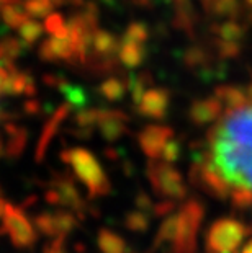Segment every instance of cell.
Returning <instances> with one entry per match:
<instances>
[{"instance_id": "ba28073f", "label": "cell", "mask_w": 252, "mask_h": 253, "mask_svg": "<svg viewBox=\"0 0 252 253\" xmlns=\"http://www.w3.org/2000/svg\"><path fill=\"white\" fill-rule=\"evenodd\" d=\"M46 201L50 204H59V206L69 208L79 216L84 214L85 203L69 176H56L51 181L50 190L46 191Z\"/></svg>"}, {"instance_id": "6da1fadb", "label": "cell", "mask_w": 252, "mask_h": 253, "mask_svg": "<svg viewBox=\"0 0 252 253\" xmlns=\"http://www.w3.org/2000/svg\"><path fill=\"white\" fill-rule=\"evenodd\" d=\"M208 159L229 185L252 190V106L226 111L208 131Z\"/></svg>"}, {"instance_id": "e0dca14e", "label": "cell", "mask_w": 252, "mask_h": 253, "mask_svg": "<svg viewBox=\"0 0 252 253\" xmlns=\"http://www.w3.org/2000/svg\"><path fill=\"white\" fill-rule=\"evenodd\" d=\"M97 245L101 253H126L128 247L121 235H118L115 230L101 229L97 237Z\"/></svg>"}, {"instance_id": "5b68a950", "label": "cell", "mask_w": 252, "mask_h": 253, "mask_svg": "<svg viewBox=\"0 0 252 253\" xmlns=\"http://www.w3.org/2000/svg\"><path fill=\"white\" fill-rule=\"evenodd\" d=\"M148 178L155 195L162 196L170 201H180L187 198V185L182 178L180 171L172 164L162 160H149L148 164Z\"/></svg>"}, {"instance_id": "5bb4252c", "label": "cell", "mask_w": 252, "mask_h": 253, "mask_svg": "<svg viewBox=\"0 0 252 253\" xmlns=\"http://www.w3.org/2000/svg\"><path fill=\"white\" fill-rule=\"evenodd\" d=\"M40 56L45 61L54 62V61H67V62H76V49H74L71 40H59V38H50L43 42Z\"/></svg>"}, {"instance_id": "60d3db41", "label": "cell", "mask_w": 252, "mask_h": 253, "mask_svg": "<svg viewBox=\"0 0 252 253\" xmlns=\"http://www.w3.org/2000/svg\"><path fill=\"white\" fill-rule=\"evenodd\" d=\"M244 3L248 5V8H249L251 12H252V0H244Z\"/></svg>"}, {"instance_id": "8fae6325", "label": "cell", "mask_w": 252, "mask_h": 253, "mask_svg": "<svg viewBox=\"0 0 252 253\" xmlns=\"http://www.w3.org/2000/svg\"><path fill=\"white\" fill-rule=\"evenodd\" d=\"M170 91L164 87H149L136 103V111L144 118L162 120L170 105Z\"/></svg>"}, {"instance_id": "d6986e66", "label": "cell", "mask_w": 252, "mask_h": 253, "mask_svg": "<svg viewBox=\"0 0 252 253\" xmlns=\"http://www.w3.org/2000/svg\"><path fill=\"white\" fill-rule=\"evenodd\" d=\"M67 111H69V105H64L59 108V111H56V115L51 118L50 121H48V125L45 126V131H43L41 134V139H40V144H38V160L43 157V154H45V150L48 147V144H50V141L52 137H54V134L57 131L59 125L62 123L64 118L67 116Z\"/></svg>"}, {"instance_id": "4316f807", "label": "cell", "mask_w": 252, "mask_h": 253, "mask_svg": "<svg viewBox=\"0 0 252 253\" xmlns=\"http://www.w3.org/2000/svg\"><path fill=\"white\" fill-rule=\"evenodd\" d=\"M43 30H45V26H41L38 21L28 18L18 28V33H20L21 41H23L26 46H30V44H33V42L43 35Z\"/></svg>"}, {"instance_id": "9c48e42d", "label": "cell", "mask_w": 252, "mask_h": 253, "mask_svg": "<svg viewBox=\"0 0 252 253\" xmlns=\"http://www.w3.org/2000/svg\"><path fill=\"white\" fill-rule=\"evenodd\" d=\"M77 217L72 211L41 212L35 217V227L46 237L66 239L76 229Z\"/></svg>"}, {"instance_id": "7c38bea8", "label": "cell", "mask_w": 252, "mask_h": 253, "mask_svg": "<svg viewBox=\"0 0 252 253\" xmlns=\"http://www.w3.org/2000/svg\"><path fill=\"white\" fill-rule=\"evenodd\" d=\"M224 106L216 96H206V98H198L189 108V120L195 126H206L214 125L223 118Z\"/></svg>"}, {"instance_id": "52a82bcc", "label": "cell", "mask_w": 252, "mask_h": 253, "mask_svg": "<svg viewBox=\"0 0 252 253\" xmlns=\"http://www.w3.org/2000/svg\"><path fill=\"white\" fill-rule=\"evenodd\" d=\"M2 222L12 244L18 247V249H31L36 244V240H38L36 227L30 222V219L26 217L23 209L13 206V204L8 203Z\"/></svg>"}, {"instance_id": "1f68e13d", "label": "cell", "mask_w": 252, "mask_h": 253, "mask_svg": "<svg viewBox=\"0 0 252 253\" xmlns=\"http://www.w3.org/2000/svg\"><path fill=\"white\" fill-rule=\"evenodd\" d=\"M214 47H216L219 59H224V61L236 59L241 54V51H243L239 42H228V41H221V40H214Z\"/></svg>"}, {"instance_id": "30bf717a", "label": "cell", "mask_w": 252, "mask_h": 253, "mask_svg": "<svg viewBox=\"0 0 252 253\" xmlns=\"http://www.w3.org/2000/svg\"><path fill=\"white\" fill-rule=\"evenodd\" d=\"M174 139V129L164 125H149L138 134V144L149 160H159L170 141Z\"/></svg>"}, {"instance_id": "4fadbf2b", "label": "cell", "mask_w": 252, "mask_h": 253, "mask_svg": "<svg viewBox=\"0 0 252 253\" xmlns=\"http://www.w3.org/2000/svg\"><path fill=\"white\" fill-rule=\"evenodd\" d=\"M97 129L105 141H118L128 132V116L118 110H99Z\"/></svg>"}, {"instance_id": "484cf974", "label": "cell", "mask_w": 252, "mask_h": 253, "mask_svg": "<svg viewBox=\"0 0 252 253\" xmlns=\"http://www.w3.org/2000/svg\"><path fill=\"white\" fill-rule=\"evenodd\" d=\"M211 12L221 18H236L241 13V2L239 0H216Z\"/></svg>"}, {"instance_id": "277c9868", "label": "cell", "mask_w": 252, "mask_h": 253, "mask_svg": "<svg viewBox=\"0 0 252 253\" xmlns=\"http://www.w3.org/2000/svg\"><path fill=\"white\" fill-rule=\"evenodd\" d=\"M177 214L180 219L179 234L174 240L172 249L165 253H197V235L205 217V206L197 198H192Z\"/></svg>"}, {"instance_id": "2e32d148", "label": "cell", "mask_w": 252, "mask_h": 253, "mask_svg": "<svg viewBox=\"0 0 252 253\" xmlns=\"http://www.w3.org/2000/svg\"><path fill=\"white\" fill-rule=\"evenodd\" d=\"M118 57H120L123 66H126L128 69H136L146 59V47L144 44H138V42L123 41L120 51H118Z\"/></svg>"}, {"instance_id": "9a60e30c", "label": "cell", "mask_w": 252, "mask_h": 253, "mask_svg": "<svg viewBox=\"0 0 252 253\" xmlns=\"http://www.w3.org/2000/svg\"><path fill=\"white\" fill-rule=\"evenodd\" d=\"M213 95L221 101L226 111L243 110L249 105V98L246 90L236 87V85H219V87L214 88Z\"/></svg>"}, {"instance_id": "cb8c5ba5", "label": "cell", "mask_w": 252, "mask_h": 253, "mask_svg": "<svg viewBox=\"0 0 252 253\" xmlns=\"http://www.w3.org/2000/svg\"><path fill=\"white\" fill-rule=\"evenodd\" d=\"M149 224H151V219H149V214L144 211H131L126 214L125 217V227L131 232H146L149 229Z\"/></svg>"}, {"instance_id": "4dcf8cb0", "label": "cell", "mask_w": 252, "mask_h": 253, "mask_svg": "<svg viewBox=\"0 0 252 253\" xmlns=\"http://www.w3.org/2000/svg\"><path fill=\"white\" fill-rule=\"evenodd\" d=\"M97 123H99V110H80L76 116V125L85 134H89L92 129L97 127Z\"/></svg>"}, {"instance_id": "836d02e7", "label": "cell", "mask_w": 252, "mask_h": 253, "mask_svg": "<svg viewBox=\"0 0 252 253\" xmlns=\"http://www.w3.org/2000/svg\"><path fill=\"white\" fill-rule=\"evenodd\" d=\"M179 157H180V144L177 142L175 139H172V141L165 145L160 160H162V162H167V164H174L179 160Z\"/></svg>"}, {"instance_id": "f35d334b", "label": "cell", "mask_w": 252, "mask_h": 253, "mask_svg": "<svg viewBox=\"0 0 252 253\" xmlns=\"http://www.w3.org/2000/svg\"><path fill=\"white\" fill-rule=\"evenodd\" d=\"M241 253H252V240H249V244H246V247L241 250Z\"/></svg>"}, {"instance_id": "3957f363", "label": "cell", "mask_w": 252, "mask_h": 253, "mask_svg": "<svg viewBox=\"0 0 252 253\" xmlns=\"http://www.w3.org/2000/svg\"><path fill=\"white\" fill-rule=\"evenodd\" d=\"M251 229L239 219L221 217L210 225L205 247L208 253H239L241 245L246 237L249 235Z\"/></svg>"}, {"instance_id": "e575fe53", "label": "cell", "mask_w": 252, "mask_h": 253, "mask_svg": "<svg viewBox=\"0 0 252 253\" xmlns=\"http://www.w3.org/2000/svg\"><path fill=\"white\" fill-rule=\"evenodd\" d=\"M66 23H64V18L59 13H51L48 15V18L45 20V30L48 33L56 35L59 30H62Z\"/></svg>"}, {"instance_id": "ab89813d", "label": "cell", "mask_w": 252, "mask_h": 253, "mask_svg": "<svg viewBox=\"0 0 252 253\" xmlns=\"http://www.w3.org/2000/svg\"><path fill=\"white\" fill-rule=\"evenodd\" d=\"M5 154H7V147H5V144L0 141V157H3Z\"/></svg>"}, {"instance_id": "603a6c76", "label": "cell", "mask_w": 252, "mask_h": 253, "mask_svg": "<svg viewBox=\"0 0 252 253\" xmlns=\"http://www.w3.org/2000/svg\"><path fill=\"white\" fill-rule=\"evenodd\" d=\"M2 18L5 25L10 26V28H20L28 20V13H26L25 8H21L15 3H10L2 7Z\"/></svg>"}, {"instance_id": "83f0119b", "label": "cell", "mask_w": 252, "mask_h": 253, "mask_svg": "<svg viewBox=\"0 0 252 253\" xmlns=\"http://www.w3.org/2000/svg\"><path fill=\"white\" fill-rule=\"evenodd\" d=\"M149 38L148 26L141 23V21H135L126 28L125 35H123V41L126 42H138V44H144Z\"/></svg>"}, {"instance_id": "7a4b0ae2", "label": "cell", "mask_w": 252, "mask_h": 253, "mask_svg": "<svg viewBox=\"0 0 252 253\" xmlns=\"http://www.w3.org/2000/svg\"><path fill=\"white\" fill-rule=\"evenodd\" d=\"M61 159L67 165H71L74 175L87 188L90 198L108 195L110 181L106 178L99 160L92 155V152H89L87 149L82 147H72L64 150L61 154Z\"/></svg>"}, {"instance_id": "ac0fdd59", "label": "cell", "mask_w": 252, "mask_h": 253, "mask_svg": "<svg viewBox=\"0 0 252 253\" xmlns=\"http://www.w3.org/2000/svg\"><path fill=\"white\" fill-rule=\"evenodd\" d=\"M128 88H130V84H126L125 80H121L120 77H110L100 84L97 91L106 101H118L125 96Z\"/></svg>"}, {"instance_id": "8d00e7d4", "label": "cell", "mask_w": 252, "mask_h": 253, "mask_svg": "<svg viewBox=\"0 0 252 253\" xmlns=\"http://www.w3.org/2000/svg\"><path fill=\"white\" fill-rule=\"evenodd\" d=\"M43 253H67L66 245H64V239H54L52 242H50L43 249Z\"/></svg>"}, {"instance_id": "44dd1931", "label": "cell", "mask_w": 252, "mask_h": 253, "mask_svg": "<svg viewBox=\"0 0 252 253\" xmlns=\"http://www.w3.org/2000/svg\"><path fill=\"white\" fill-rule=\"evenodd\" d=\"M213 31L218 36V40L228 42H239L246 35V28L236 20H228L219 25H214Z\"/></svg>"}, {"instance_id": "f546056e", "label": "cell", "mask_w": 252, "mask_h": 253, "mask_svg": "<svg viewBox=\"0 0 252 253\" xmlns=\"http://www.w3.org/2000/svg\"><path fill=\"white\" fill-rule=\"evenodd\" d=\"M52 7H54V3H52L51 0H25V5H23L26 13L36 18L50 15Z\"/></svg>"}, {"instance_id": "ffe728a7", "label": "cell", "mask_w": 252, "mask_h": 253, "mask_svg": "<svg viewBox=\"0 0 252 253\" xmlns=\"http://www.w3.org/2000/svg\"><path fill=\"white\" fill-rule=\"evenodd\" d=\"M179 227H180V219L179 214H170L169 217L164 219L162 225L159 227V232L155 235L154 240V249L164 245V244H174V240L177 239V234H179Z\"/></svg>"}, {"instance_id": "8992f818", "label": "cell", "mask_w": 252, "mask_h": 253, "mask_svg": "<svg viewBox=\"0 0 252 253\" xmlns=\"http://www.w3.org/2000/svg\"><path fill=\"white\" fill-rule=\"evenodd\" d=\"M190 181L198 188L205 191L214 199H229L233 191V186L224 180V176L219 173L218 169L211 164L206 154H203L200 160L195 162L190 169Z\"/></svg>"}, {"instance_id": "d4e9b609", "label": "cell", "mask_w": 252, "mask_h": 253, "mask_svg": "<svg viewBox=\"0 0 252 253\" xmlns=\"http://www.w3.org/2000/svg\"><path fill=\"white\" fill-rule=\"evenodd\" d=\"M229 203L238 211H246L252 208V190L246 186H234L229 195Z\"/></svg>"}, {"instance_id": "d590c367", "label": "cell", "mask_w": 252, "mask_h": 253, "mask_svg": "<svg viewBox=\"0 0 252 253\" xmlns=\"http://www.w3.org/2000/svg\"><path fill=\"white\" fill-rule=\"evenodd\" d=\"M136 204H138V208H139V211H144V212H148L151 211L154 214V204L152 201L149 199V196L146 195V193H139V195L136 196Z\"/></svg>"}, {"instance_id": "d6a6232c", "label": "cell", "mask_w": 252, "mask_h": 253, "mask_svg": "<svg viewBox=\"0 0 252 253\" xmlns=\"http://www.w3.org/2000/svg\"><path fill=\"white\" fill-rule=\"evenodd\" d=\"M61 90L62 93L66 95V98L69 100L71 106H84L85 105V95L84 91L77 88V87H71V85H66V84H61Z\"/></svg>"}, {"instance_id": "74e56055", "label": "cell", "mask_w": 252, "mask_h": 253, "mask_svg": "<svg viewBox=\"0 0 252 253\" xmlns=\"http://www.w3.org/2000/svg\"><path fill=\"white\" fill-rule=\"evenodd\" d=\"M214 2H216V0H202V3H203V7H205L206 12H211Z\"/></svg>"}, {"instance_id": "7402d4cb", "label": "cell", "mask_w": 252, "mask_h": 253, "mask_svg": "<svg viewBox=\"0 0 252 253\" xmlns=\"http://www.w3.org/2000/svg\"><path fill=\"white\" fill-rule=\"evenodd\" d=\"M7 132H8V142L5 144L7 155H10V157H18L26 142L25 129L17 127V126H7Z\"/></svg>"}, {"instance_id": "f1b7e54d", "label": "cell", "mask_w": 252, "mask_h": 253, "mask_svg": "<svg viewBox=\"0 0 252 253\" xmlns=\"http://www.w3.org/2000/svg\"><path fill=\"white\" fill-rule=\"evenodd\" d=\"M184 61L187 64V67L190 69H198V67H206L208 61H210V56L206 54V51L203 47L198 46H192L187 49Z\"/></svg>"}]
</instances>
